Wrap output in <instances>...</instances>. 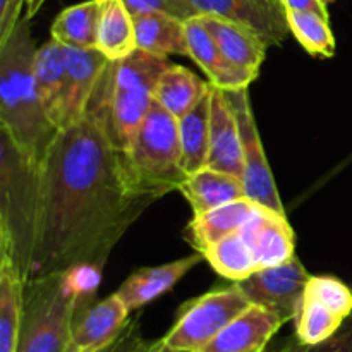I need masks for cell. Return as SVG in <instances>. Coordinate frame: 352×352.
<instances>
[{
  "label": "cell",
  "instance_id": "4",
  "mask_svg": "<svg viewBox=\"0 0 352 352\" xmlns=\"http://www.w3.org/2000/svg\"><path fill=\"white\" fill-rule=\"evenodd\" d=\"M88 305L91 296L79 287L74 272L26 282L17 352L67 351L76 316Z\"/></svg>",
  "mask_w": 352,
  "mask_h": 352
},
{
  "label": "cell",
  "instance_id": "10",
  "mask_svg": "<svg viewBox=\"0 0 352 352\" xmlns=\"http://www.w3.org/2000/svg\"><path fill=\"white\" fill-rule=\"evenodd\" d=\"M198 16H217L248 28L268 47L280 45L291 33L280 0H186Z\"/></svg>",
  "mask_w": 352,
  "mask_h": 352
},
{
  "label": "cell",
  "instance_id": "11",
  "mask_svg": "<svg viewBox=\"0 0 352 352\" xmlns=\"http://www.w3.org/2000/svg\"><path fill=\"white\" fill-rule=\"evenodd\" d=\"M129 308L113 292L78 313L65 352H98L117 339L129 322Z\"/></svg>",
  "mask_w": 352,
  "mask_h": 352
},
{
  "label": "cell",
  "instance_id": "14",
  "mask_svg": "<svg viewBox=\"0 0 352 352\" xmlns=\"http://www.w3.org/2000/svg\"><path fill=\"white\" fill-rule=\"evenodd\" d=\"M186 40H188V57L192 58L203 69L208 81L220 89L250 88L260 72L237 67L222 54L212 34L206 31L199 17L186 21Z\"/></svg>",
  "mask_w": 352,
  "mask_h": 352
},
{
  "label": "cell",
  "instance_id": "16",
  "mask_svg": "<svg viewBox=\"0 0 352 352\" xmlns=\"http://www.w3.org/2000/svg\"><path fill=\"white\" fill-rule=\"evenodd\" d=\"M212 85V82H210ZM206 167L227 172L243 179V144L239 126L230 109L223 89L212 85V110H210V155Z\"/></svg>",
  "mask_w": 352,
  "mask_h": 352
},
{
  "label": "cell",
  "instance_id": "33",
  "mask_svg": "<svg viewBox=\"0 0 352 352\" xmlns=\"http://www.w3.org/2000/svg\"><path fill=\"white\" fill-rule=\"evenodd\" d=\"M124 3L133 16L144 12H160L177 17L181 21L198 16V12L186 0H124Z\"/></svg>",
  "mask_w": 352,
  "mask_h": 352
},
{
  "label": "cell",
  "instance_id": "29",
  "mask_svg": "<svg viewBox=\"0 0 352 352\" xmlns=\"http://www.w3.org/2000/svg\"><path fill=\"white\" fill-rule=\"evenodd\" d=\"M291 34L313 57H333L336 36L329 17L311 10H285Z\"/></svg>",
  "mask_w": 352,
  "mask_h": 352
},
{
  "label": "cell",
  "instance_id": "36",
  "mask_svg": "<svg viewBox=\"0 0 352 352\" xmlns=\"http://www.w3.org/2000/svg\"><path fill=\"white\" fill-rule=\"evenodd\" d=\"M285 10H311L323 17H329L327 3L323 0H280Z\"/></svg>",
  "mask_w": 352,
  "mask_h": 352
},
{
  "label": "cell",
  "instance_id": "12",
  "mask_svg": "<svg viewBox=\"0 0 352 352\" xmlns=\"http://www.w3.org/2000/svg\"><path fill=\"white\" fill-rule=\"evenodd\" d=\"M65 105L62 127L76 122L82 117L96 85L102 79L112 60L105 57L98 48L65 47ZM60 127V129H62Z\"/></svg>",
  "mask_w": 352,
  "mask_h": 352
},
{
  "label": "cell",
  "instance_id": "32",
  "mask_svg": "<svg viewBox=\"0 0 352 352\" xmlns=\"http://www.w3.org/2000/svg\"><path fill=\"white\" fill-rule=\"evenodd\" d=\"M274 352H352V315L347 316L342 327L323 342L309 346L299 342L294 337Z\"/></svg>",
  "mask_w": 352,
  "mask_h": 352
},
{
  "label": "cell",
  "instance_id": "24",
  "mask_svg": "<svg viewBox=\"0 0 352 352\" xmlns=\"http://www.w3.org/2000/svg\"><path fill=\"white\" fill-rule=\"evenodd\" d=\"M210 110H212V85L198 105L177 119L181 140V165L188 175L208 165L210 155Z\"/></svg>",
  "mask_w": 352,
  "mask_h": 352
},
{
  "label": "cell",
  "instance_id": "23",
  "mask_svg": "<svg viewBox=\"0 0 352 352\" xmlns=\"http://www.w3.org/2000/svg\"><path fill=\"white\" fill-rule=\"evenodd\" d=\"M210 91V81H203L182 65L172 64L158 79L153 100L168 113L181 119L195 109Z\"/></svg>",
  "mask_w": 352,
  "mask_h": 352
},
{
  "label": "cell",
  "instance_id": "37",
  "mask_svg": "<svg viewBox=\"0 0 352 352\" xmlns=\"http://www.w3.org/2000/svg\"><path fill=\"white\" fill-rule=\"evenodd\" d=\"M47 2V0H26V17L28 19H31V17H34L38 14V10L41 9V6Z\"/></svg>",
  "mask_w": 352,
  "mask_h": 352
},
{
  "label": "cell",
  "instance_id": "6",
  "mask_svg": "<svg viewBox=\"0 0 352 352\" xmlns=\"http://www.w3.org/2000/svg\"><path fill=\"white\" fill-rule=\"evenodd\" d=\"M172 65L168 58L136 50L116 62L112 85V127L124 150H129L153 103L155 86Z\"/></svg>",
  "mask_w": 352,
  "mask_h": 352
},
{
  "label": "cell",
  "instance_id": "31",
  "mask_svg": "<svg viewBox=\"0 0 352 352\" xmlns=\"http://www.w3.org/2000/svg\"><path fill=\"white\" fill-rule=\"evenodd\" d=\"M305 296L322 302L342 318L352 315V289L339 278L329 275H320V277L311 275L306 284Z\"/></svg>",
  "mask_w": 352,
  "mask_h": 352
},
{
  "label": "cell",
  "instance_id": "30",
  "mask_svg": "<svg viewBox=\"0 0 352 352\" xmlns=\"http://www.w3.org/2000/svg\"><path fill=\"white\" fill-rule=\"evenodd\" d=\"M342 316L333 313L322 302L302 294L294 316V337L302 344H320L330 339L344 323Z\"/></svg>",
  "mask_w": 352,
  "mask_h": 352
},
{
  "label": "cell",
  "instance_id": "21",
  "mask_svg": "<svg viewBox=\"0 0 352 352\" xmlns=\"http://www.w3.org/2000/svg\"><path fill=\"white\" fill-rule=\"evenodd\" d=\"M179 191L188 199L192 217L248 198L243 179L210 167L188 175Z\"/></svg>",
  "mask_w": 352,
  "mask_h": 352
},
{
  "label": "cell",
  "instance_id": "25",
  "mask_svg": "<svg viewBox=\"0 0 352 352\" xmlns=\"http://www.w3.org/2000/svg\"><path fill=\"white\" fill-rule=\"evenodd\" d=\"M102 16L98 28V48L109 60L119 62L138 50L133 14L124 0H100Z\"/></svg>",
  "mask_w": 352,
  "mask_h": 352
},
{
  "label": "cell",
  "instance_id": "7",
  "mask_svg": "<svg viewBox=\"0 0 352 352\" xmlns=\"http://www.w3.org/2000/svg\"><path fill=\"white\" fill-rule=\"evenodd\" d=\"M250 306L251 301L237 282L212 289L179 309L177 320L162 342L174 351L199 352Z\"/></svg>",
  "mask_w": 352,
  "mask_h": 352
},
{
  "label": "cell",
  "instance_id": "18",
  "mask_svg": "<svg viewBox=\"0 0 352 352\" xmlns=\"http://www.w3.org/2000/svg\"><path fill=\"white\" fill-rule=\"evenodd\" d=\"M34 82L48 119L57 129L62 127L65 105V55L64 45L48 40L34 55Z\"/></svg>",
  "mask_w": 352,
  "mask_h": 352
},
{
  "label": "cell",
  "instance_id": "20",
  "mask_svg": "<svg viewBox=\"0 0 352 352\" xmlns=\"http://www.w3.org/2000/svg\"><path fill=\"white\" fill-rule=\"evenodd\" d=\"M203 26L212 34L217 47L237 67L260 72L267 57V41L248 28L217 16H198Z\"/></svg>",
  "mask_w": 352,
  "mask_h": 352
},
{
  "label": "cell",
  "instance_id": "1",
  "mask_svg": "<svg viewBox=\"0 0 352 352\" xmlns=\"http://www.w3.org/2000/svg\"><path fill=\"white\" fill-rule=\"evenodd\" d=\"M116 62L79 120L57 131L38 165L40 208L28 282L93 268L110 253L158 196L134 174L112 127Z\"/></svg>",
  "mask_w": 352,
  "mask_h": 352
},
{
  "label": "cell",
  "instance_id": "8",
  "mask_svg": "<svg viewBox=\"0 0 352 352\" xmlns=\"http://www.w3.org/2000/svg\"><path fill=\"white\" fill-rule=\"evenodd\" d=\"M223 93H226L227 102L236 116L237 126H239L244 162L243 182L246 196L263 208L285 213L277 184H275L274 172L268 165L267 155H265L256 119H254L253 109H251L250 88L223 89Z\"/></svg>",
  "mask_w": 352,
  "mask_h": 352
},
{
  "label": "cell",
  "instance_id": "35",
  "mask_svg": "<svg viewBox=\"0 0 352 352\" xmlns=\"http://www.w3.org/2000/svg\"><path fill=\"white\" fill-rule=\"evenodd\" d=\"M23 7H26V0H0V45L9 40L17 23L23 19Z\"/></svg>",
  "mask_w": 352,
  "mask_h": 352
},
{
  "label": "cell",
  "instance_id": "28",
  "mask_svg": "<svg viewBox=\"0 0 352 352\" xmlns=\"http://www.w3.org/2000/svg\"><path fill=\"white\" fill-rule=\"evenodd\" d=\"M201 254L217 274L232 282L244 280L258 270L253 251L241 230L208 246Z\"/></svg>",
  "mask_w": 352,
  "mask_h": 352
},
{
  "label": "cell",
  "instance_id": "9",
  "mask_svg": "<svg viewBox=\"0 0 352 352\" xmlns=\"http://www.w3.org/2000/svg\"><path fill=\"white\" fill-rule=\"evenodd\" d=\"M309 277L311 275L305 265L294 256L277 267L258 268L253 275L237 284L251 305L263 306L287 323L294 320Z\"/></svg>",
  "mask_w": 352,
  "mask_h": 352
},
{
  "label": "cell",
  "instance_id": "3",
  "mask_svg": "<svg viewBox=\"0 0 352 352\" xmlns=\"http://www.w3.org/2000/svg\"><path fill=\"white\" fill-rule=\"evenodd\" d=\"M40 208L38 165L24 157L0 129V260L28 282Z\"/></svg>",
  "mask_w": 352,
  "mask_h": 352
},
{
  "label": "cell",
  "instance_id": "15",
  "mask_svg": "<svg viewBox=\"0 0 352 352\" xmlns=\"http://www.w3.org/2000/svg\"><path fill=\"white\" fill-rule=\"evenodd\" d=\"M284 323L263 306L251 305L199 352H265Z\"/></svg>",
  "mask_w": 352,
  "mask_h": 352
},
{
  "label": "cell",
  "instance_id": "38",
  "mask_svg": "<svg viewBox=\"0 0 352 352\" xmlns=\"http://www.w3.org/2000/svg\"><path fill=\"white\" fill-rule=\"evenodd\" d=\"M146 352H181V351L170 349V347H167L164 342H162V339H158V340H153V342H151L150 349H148Z\"/></svg>",
  "mask_w": 352,
  "mask_h": 352
},
{
  "label": "cell",
  "instance_id": "2",
  "mask_svg": "<svg viewBox=\"0 0 352 352\" xmlns=\"http://www.w3.org/2000/svg\"><path fill=\"white\" fill-rule=\"evenodd\" d=\"M36 50L30 19L24 16L9 40L0 45V129L24 157L40 165L58 129L50 122L38 96Z\"/></svg>",
  "mask_w": 352,
  "mask_h": 352
},
{
  "label": "cell",
  "instance_id": "17",
  "mask_svg": "<svg viewBox=\"0 0 352 352\" xmlns=\"http://www.w3.org/2000/svg\"><path fill=\"white\" fill-rule=\"evenodd\" d=\"M203 260H205L203 254L196 253L181 258V260L170 261V263L158 265V267L138 268L122 282V285L116 292L131 313L138 311L170 291L188 272L198 267Z\"/></svg>",
  "mask_w": 352,
  "mask_h": 352
},
{
  "label": "cell",
  "instance_id": "27",
  "mask_svg": "<svg viewBox=\"0 0 352 352\" xmlns=\"http://www.w3.org/2000/svg\"><path fill=\"white\" fill-rule=\"evenodd\" d=\"M100 16V0H86L67 7L52 23V38L65 47L96 48Z\"/></svg>",
  "mask_w": 352,
  "mask_h": 352
},
{
  "label": "cell",
  "instance_id": "39",
  "mask_svg": "<svg viewBox=\"0 0 352 352\" xmlns=\"http://www.w3.org/2000/svg\"><path fill=\"white\" fill-rule=\"evenodd\" d=\"M323 2H325V3H329V2H333V0H323Z\"/></svg>",
  "mask_w": 352,
  "mask_h": 352
},
{
  "label": "cell",
  "instance_id": "22",
  "mask_svg": "<svg viewBox=\"0 0 352 352\" xmlns=\"http://www.w3.org/2000/svg\"><path fill=\"white\" fill-rule=\"evenodd\" d=\"M133 21L138 50L164 58L188 55L186 21L160 12L134 14Z\"/></svg>",
  "mask_w": 352,
  "mask_h": 352
},
{
  "label": "cell",
  "instance_id": "13",
  "mask_svg": "<svg viewBox=\"0 0 352 352\" xmlns=\"http://www.w3.org/2000/svg\"><path fill=\"white\" fill-rule=\"evenodd\" d=\"M250 244L258 268L277 267L287 263L294 254V230L287 213H278L260 206L250 222L241 229Z\"/></svg>",
  "mask_w": 352,
  "mask_h": 352
},
{
  "label": "cell",
  "instance_id": "26",
  "mask_svg": "<svg viewBox=\"0 0 352 352\" xmlns=\"http://www.w3.org/2000/svg\"><path fill=\"white\" fill-rule=\"evenodd\" d=\"M26 282L7 260H0V352H17Z\"/></svg>",
  "mask_w": 352,
  "mask_h": 352
},
{
  "label": "cell",
  "instance_id": "5",
  "mask_svg": "<svg viewBox=\"0 0 352 352\" xmlns=\"http://www.w3.org/2000/svg\"><path fill=\"white\" fill-rule=\"evenodd\" d=\"M127 157L141 184L158 198L179 191L188 177L181 165L177 119L155 100L127 150Z\"/></svg>",
  "mask_w": 352,
  "mask_h": 352
},
{
  "label": "cell",
  "instance_id": "34",
  "mask_svg": "<svg viewBox=\"0 0 352 352\" xmlns=\"http://www.w3.org/2000/svg\"><path fill=\"white\" fill-rule=\"evenodd\" d=\"M150 346L151 342H148L141 333L140 316H134V318H129L117 339L98 352H146Z\"/></svg>",
  "mask_w": 352,
  "mask_h": 352
},
{
  "label": "cell",
  "instance_id": "19",
  "mask_svg": "<svg viewBox=\"0 0 352 352\" xmlns=\"http://www.w3.org/2000/svg\"><path fill=\"white\" fill-rule=\"evenodd\" d=\"M258 203L244 198L210 210L203 215H195L186 227V237L198 253H203L206 248L219 243L223 237L239 232L258 212Z\"/></svg>",
  "mask_w": 352,
  "mask_h": 352
}]
</instances>
